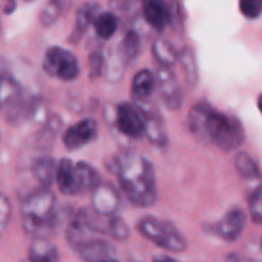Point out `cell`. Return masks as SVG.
<instances>
[{"instance_id": "1", "label": "cell", "mask_w": 262, "mask_h": 262, "mask_svg": "<svg viewBox=\"0 0 262 262\" xmlns=\"http://www.w3.org/2000/svg\"><path fill=\"white\" fill-rule=\"evenodd\" d=\"M118 178L125 199L138 207L152 206L158 199L154 166L147 158L138 152L125 151L112 160L110 166Z\"/></svg>"}, {"instance_id": "2", "label": "cell", "mask_w": 262, "mask_h": 262, "mask_svg": "<svg viewBox=\"0 0 262 262\" xmlns=\"http://www.w3.org/2000/svg\"><path fill=\"white\" fill-rule=\"evenodd\" d=\"M188 123L196 137L211 141L225 152L237 150L245 142V129L239 120L217 112L207 102H199L192 107Z\"/></svg>"}, {"instance_id": "3", "label": "cell", "mask_w": 262, "mask_h": 262, "mask_svg": "<svg viewBox=\"0 0 262 262\" xmlns=\"http://www.w3.org/2000/svg\"><path fill=\"white\" fill-rule=\"evenodd\" d=\"M20 220L26 234L33 238L46 237L55 229L56 197L49 188L30 192L20 206Z\"/></svg>"}, {"instance_id": "4", "label": "cell", "mask_w": 262, "mask_h": 262, "mask_svg": "<svg viewBox=\"0 0 262 262\" xmlns=\"http://www.w3.org/2000/svg\"><path fill=\"white\" fill-rule=\"evenodd\" d=\"M137 229L146 239L169 252H183L188 246L184 235L171 223L164 222L158 217H143L138 222Z\"/></svg>"}, {"instance_id": "5", "label": "cell", "mask_w": 262, "mask_h": 262, "mask_svg": "<svg viewBox=\"0 0 262 262\" xmlns=\"http://www.w3.org/2000/svg\"><path fill=\"white\" fill-rule=\"evenodd\" d=\"M42 67L49 76L66 82L74 81L81 72L76 55L60 46H51L46 50Z\"/></svg>"}, {"instance_id": "6", "label": "cell", "mask_w": 262, "mask_h": 262, "mask_svg": "<svg viewBox=\"0 0 262 262\" xmlns=\"http://www.w3.org/2000/svg\"><path fill=\"white\" fill-rule=\"evenodd\" d=\"M115 125L119 133L130 140H140L145 136V113L138 105L122 102L115 112Z\"/></svg>"}, {"instance_id": "7", "label": "cell", "mask_w": 262, "mask_h": 262, "mask_svg": "<svg viewBox=\"0 0 262 262\" xmlns=\"http://www.w3.org/2000/svg\"><path fill=\"white\" fill-rule=\"evenodd\" d=\"M156 87L160 92L161 100L169 110L181 109L183 106V94L176 74L169 67H160L156 73Z\"/></svg>"}, {"instance_id": "8", "label": "cell", "mask_w": 262, "mask_h": 262, "mask_svg": "<svg viewBox=\"0 0 262 262\" xmlns=\"http://www.w3.org/2000/svg\"><path fill=\"white\" fill-rule=\"evenodd\" d=\"M97 136V124L94 119H82L74 123L68 128L63 135V145L67 150L74 151L83 146L89 145L90 142L96 138Z\"/></svg>"}, {"instance_id": "9", "label": "cell", "mask_w": 262, "mask_h": 262, "mask_svg": "<svg viewBox=\"0 0 262 262\" xmlns=\"http://www.w3.org/2000/svg\"><path fill=\"white\" fill-rule=\"evenodd\" d=\"M92 193L91 209L100 215H114L120 207V196L117 189L107 183H100Z\"/></svg>"}, {"instance_id": "10", "label": "cell", "mask_w": 262, "mask_h": 262, "mask_svg": "<svg viewBox=\"0 0 262 262\" xmlns=\"http://www.w3.org/2000/svg\"><path fill=\"white\" fill-rule=\"evenodd\" d=\"M246 214L239 207L230 209L216 225V233L227 242H234L242 235L246 227Z\"/></svg>"}, {"instance_id": "11", "label": "cell", "mask_w": 262, "mask_h": 262, "mask_svg": "<svg viewBox=\"0 0 262 262\" xmlns=\"http://www.w3.org/2000/svg\"><path fill=\"white\" fill-rule=\"evenodd\" d=\"M55 183L59 192L66 196H77L79 193L76 164L69 159H61L56 164Z\"/></svg>"}, {"instance_id": "12", "label": "cell", "mask_w": 262, "mask_h": 262, "mask_svg": "<svg viewBox=\"0 0 262 262\" xmlns=\"http://www.w3.org/2000/svg\"><path fill=\"white\" fill-rule=\"evenodd\" d=\"M77 252L84 262H100L113 258L115 247L104 238L94 237L77 248Z\"/></svg>"}, {"instance_id": "13", "label": "cell", "mask_w": 262, "mask_h": 262, "mask_svg": "<svg viewBox=\"0 0 262 262\" xmlns=\"http://www.w3.org/2000/svg\"><path fill=\"white\" fill-rule=\"evenodd\" d=\"M156 89V77L148 69H142L137 72L132 79V97L135 100L136 105L142 106L145 102H147L154 95Z\"/></svg>"}, {"instance_id": "14", "label": "cell", "mask_w": 262, "mask_h": 262, "mask_svg": "<svg viewBox=\"0 0 262 262\" xmlns=\"http://www.w3.org/2000/svg\"><path fill=\"white\" fill-rule=\"evenodd\" d=\"M142 14L146 22L158 31L169 25V4L165 0H143Z\"/></svg>"}, {"instance_id": "15", "label": "cell", "mask_w": 262, "mask_h": 262, "mask_svg": "<svg viewBox=\"0 0 262 262\" xmlns=\"http://www.w3.org/2000/svg\"><path fill=\"white\" fill-rule=\"evenodd\" d=\"M56 161L51 156L43 155L36 159L31 165V173L41 188H50L55 182Z\"/></svg>"}, {"instance_id": "16", "label": "cell", "mask_w": 262, "mask_h": 262, "mask_svg": "<svg viewBox=\"0 0 262 262\" xmlns=\"http://www.w3.org/2000/svg\"><path fill=\"white\" fill-rule=\"evenodd\" d=\"M30 262H59V251L46 237L33 238L28 248Z\"/></svg>"}, {"instance_id": "17", "label": "cell", "mask_w": 262, "mask_h": 262, "mask_svg": "<svg viewBox=\"0 0 262 262\" xmlns=\"http://www.w3.org/2000/svg\"><path fill=\"white\" fill-rule=\"evenodd\" d=\"M100 13V7L95 3H86L81 5L76 13V26L74 31L71 35V41L77 42L81 40L82 35L87 31V28L94 23L96 15Z\"/></svg>"}, {"instance_id": "18", "label": "cell", "mask_w": 262, "mask_h": 262, "mask_svg": "<svg viewBox=\"0 0 262 262\" xmlns=\"http://www.w3.org/2000/svg\"><path fill=\"white\" fill-rule=\"evenodd\" d=\"M76 170L77 179H78L79 193L92 192L101 183V178H100L97 170L94 166L90 165V164L84 163V161L76 163Z\"/></svg>"}, {"instance_id": "19", "label": "cell", "mask_w": 262, "mask_h": 262, "mask_svg": "<svg viewBox=\"0 0 262 262\" xmlns=\"http://www.w3.org/2000/svg\"><path fill=\"white\" fill-rule=\"evenodd\" d=\"M152 55L161 67H169L178 61L179 54L174 49V46L165 38H156L152 43Z\"/></svg>"}, {"instance_id": "20", "label": "cell", "mask_w": 262, "mask_h": 262, "mask_svg": "<svg viewBox=\"0 0 262 262\" xmlns=\"http://www.w3.org/2000/svg\"><path fill=\"white\" fill-rule=\"evenodd\" d=\"M95 32L102 40H109L115 35L119 26L118 17L112 12H102L96 15L94 20Z\"/></svg>"}, {"instance_id": "21", "label": "cell", "mask_w": 262, "mask_h": 262, "mask_svg": "<svg viewBox=\"0 0 262 262\" xmlns=\"http://www.w3.org/2000/svg\"><path fill=\"white\" fill-rule=\"evenodd\" d=\"M145 113L146 118V130L145 136H147L148 140L151 142L156 143V145L161 146L164 143H166V133L164 129L163 122H161V118L158 114H154V113L147 112V110L142 109Z\"/></svg>"}, {"instance_id": "22", "label": "cell", "mask_w": 262, "mask_h": 262, "mask_svg": "<svg viewBox=\"0 0 262 262\" xmlns=\"http://www.w3.org/2000/svg\"><path fill=\"white\" fill-rule=\"evenodd\" d=\"M141 38L136 31H128L119 45V54L127 64L132 63L140 54Z\"/></svg>"}, {"instance_id": "23", "label": "cell", "mask_w": 262, "mask_h": 262, "mask_svg": "<svg viewBox=\"0 0 262 262\" xmlns=\"http://www.w3.org/2000/svg\"><path fill=\"white\" fill-rule=\"evenodd\" d=\"M178 60L181 61L188 86H194L196 82L199 81V69H197L196 55H194L192 48H184L183 51L179 54Z\"/></svg>"}, {"instance_id": "24", "label": "cell", "mask_w": 262, "mask_h": 262, "mask_svg": "<svg viewBox=\"0 0 262 262\" xmlns=\"http://www.w3.org/2000/svg\"><path fill=\"white\" fill-rule=\"evenodd\" d=\"M235 169L238 170V173L246 179H256L261 176L260 168L256 164V161L253 160L252 156L248 155L247 152H238L235 155L234 159Z\"/></svg>"}, {"instance_id": "25", "label": "cell", "mask_w": 262, "mask_h": 262, "mask_svg": "<svg viewBox=\"0 0 262 262\" xmlns=\"http://www.w3.org/2000/svg\"><path fill=\"white\" fill-rule=\"evenodd\" d=\"M63 0H50V2L46 3L40 13L41 25L45 26V27L53 26L63 13Z\"/></svg>"}, {"instance_id": "26", "label": "cell", "mask_w": 262, "mask_h": 262, "mask_svg": "<svg viewBox=\"0 0 262 262\" xmlns=\"http://www.w3.org/2000/svg\"><path fill=\"white\" fill-rule=\"evenodd\" d=\"M130 235L129 227L127 225V223L122 219L120 216H118L117 214L112 215L110 216V223H109V230H107V237H112L113 239L117 241H127Z\"/></svg>"}, {"instance_id": "27", "label": "cell", "mask_w": 262, "mask_h": 262, "mask_svg": "<svg viewBox=\"0 0 262 262\" xmlns=\"http://www.w3.org/2000/svg\"><path fill=\"white\" fill-rule=\"evenodd\" d=\"M12 214L13 207L9 199L3 192H0V237L7 230L8 225H9L10 220H12Z\"/></svg>"}, {"instance_id": "28", "label": "cell", "mask_w": 262, "mask_h": 262, "mask_svg": "<svg viewBox=\"0 0 262 262\" xmlns=\"http://www.w3.org/2000/svg\"><path fill=\"white\" fill-rule=\"evenodd\" d=\"M239 10L248 19H256L262 14V0H239Z\"/></svg>"}, {"instance_id": "29", "label": "cell", "mask_w": 262, "mask_h": 262, "mask_svg": "<svg viewBox=\"0 0 262 262\" xmlns=\"http://www.w3.org/2000/svg\"><path fill=\"white\" fill-rule=\"evenodd\" d=\"M250 212L252 219L262 225V186L255 189L250 197Z\"/></svg>"}, {"instance_id": "30", "label": "cell", "mask_w": 262, "mask_h": 262, "mask_svg": "<svg viewBox=\"0 0 262 262\" xmlns=\"http://www.w3.org/2000/svg\"><path fill=\"white\" fill-rule=\"evenodd\" d=\"M89 74L92 79L102 74V71L105 69V59L100 51H94L89 56Z\"/></svg>"}, {"instance_id": "31", "label": "cell", "mask_w": 262, "mask_h": 262, "mask_svg": "<svg viewBox=\"0 0 262 262\" xmlns=\"http://www.w3.org/2000/svg\"><path fill=\"white\" fill-rule=\"evenodd\" d=\"M225 262H253L251 260L250 257H247V256H243L241 255V253H230L229 256L227 257V260Z\"/></svg>"}, {"instance_id": "32", "label": "cell", "mask_w": 262, "mask_h": 262, "mask_svg": "<svg viewBox=\"0 0 262 262\" xmlns=\"http://www.w3.org/2000/svg\"><path fill=\"white\" fill-rule=\"evenodd\" d=\"M9 72V68H8V63L3 56H0V79L3 78L4 74H7Z\"/></svg>"}, {"instance_id": "33", "label": "cell", "mask_w": 262, "mask_h": 262, "mask_svg": "<svg viewBox=\"0 0 262 262\" xmlns=\"http://www.w3.org/2000/svg\"><path fill=\"white\" fill-rule=\"evenodd\" d=\"M154 262H179V261L174 260V258L169 257V256L161 255V256H156V257L154 258Z\"/></svg>"}, {"instance_id": "34", "label": "cell", "mask_w": 262, "mask_h": 262, "mask_svg": "<svg viewBox=\"0 0 262 262\" xmlns=\"http://www.w3.org/2000/svg\"><path fill=\"white\" fill-rule=\"evenodd\" d=\"M257 104H258V107H260V110H261V113H262V94L260 95V97H258Z\"/></svg>"}, {"instance_id": "35", "label": "cell", "mask_w": 262, "mask_h": 262, "mask_svg": "<svg viewBox=\"0 0 262 262\" xmlns=\"http://www.w3.org/2000/svg\"><path fill=\"white\" fill-rule=\"evenodd\" d=\"M100 262H118V261H117V260H114V258H107V260L100 261Z\"/></svg>"}, {"instance_id": "36", "label": "cell", "mask_w": 262, "mask_h": 262, "mask_svg": "<svg viewBox=\"0 0 262 262\" xmlns=\"http://www.w3.org/2000/svg\"><path fill=\"white\" fill-rule=\"evenodd\" d=\"M261 248H262V241H261Z\"/></svg>"}]
</instances>
